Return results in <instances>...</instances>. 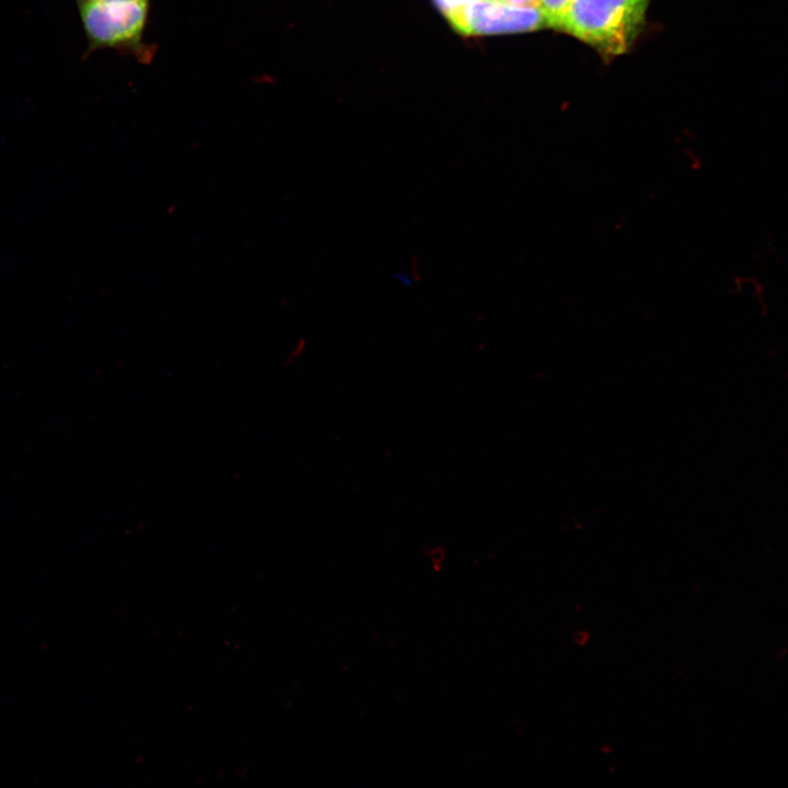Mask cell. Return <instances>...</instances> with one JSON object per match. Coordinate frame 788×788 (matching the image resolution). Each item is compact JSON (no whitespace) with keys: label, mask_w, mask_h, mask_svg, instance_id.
<instances>
[{"label":"cell","mask_w":788,"mask_h":788,"mask_svg":"<svg viewBox=\"0 0 788 788\" xmlns=\"http://www.w3.org/2000/svg\"><path fill=\"white\" fill-rule=\"evenodd\" d=\"M447 20L456 33L465 36L525 33L547 27L538 8L494 0L471 4Z\"/></svg>","instance_id":"obj_2"},{"label":"cell","mask_w":788,"mask_h":788,"mask_svg":"<svg viewBox=\"0 0 788 788\" xmlns=\"http://www.w3.org/2000/svg\"><path fill=\"white\" fill-rule=\"evenodd\" d=\"M100 1H102V0H100Z\"/></svg>","instance_id":"obj_7"},{"label":"cell","mask_w":788,"mask_h":788,"mask_svg":"<svg viewBox=\"0 0 788 788\" xmlns=\"http://www.w3.org/2000/svg\"><path fill=\"white\" fill-rule=\"evenodd\" d=\"M123 1H126V0H123Z\"/></svg>","instance_id":"obj_6"},{"label":"cell","mask_w":788,"mask_h":788,"mask_svg":"<svg viewBox=\"0 0 788 788\" xmlns=\"http://www.w3.org/2000/svg\"><path fill=\"white\" fill-rule=\"evenodd\" d=\"M573 0H541L538 9L547 27L557 30Z\"/></svg>","instance_id":"obj_4"},{"label":"cell","mask_w":788,"mask_h":788,"mask_svg":"<svg viewBox=\"0 0 788 788\" xmlns=\"http://www.w3.org/2000/svg\"><path fill=\"white\" fill-rule=\"evenodd\" d=\"M485 1H488V0H485ZM494 1H500L506 4L515 5V7H536V8H538L540 2H541V0H494Z\"/></svg>","instance_id":"obj_5"},{"label":"cell","mask_w":788,"mask_h":788,"mask_svg":"<svg viewBox=\"0 0 788 788\" xmlns=\"http://www.w3.org/2000/svg\"><path fill=\"white\" fill-rule=\"evenodd\" d=\"M650 0H573L557 31L610 60L625 54L640 34Z\"/></svg>","instance_id":"obj_1"},{"label":"cell","mask_w":788,"mask_h":788,"mask_svg":"<svg viewBox=\"0 0 788 788\" xmlns=\"http://www.w3.org/2000/svg\"><path fill=\"white\" fill-rule=\"evenodd\" d=\"M147 10L148 0H89L81 5V18L94 44L116 46L140 36Z\"/></svg>","instance_id":"obj_3"}]
</instances>
